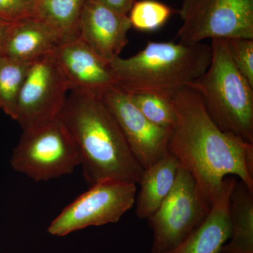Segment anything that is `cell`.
Instances as JSON below:
<instances>
[{
	"instance_id": "1",
	"label": "cell",
	"mask_w": 253,
	"mask_h": 253,
	"mask_svg": "<svg viewBox=\"0 0 253 253\" xmlns=\"http://www.w3.org/2000/svg\"><path fill=\"white\" fill-rule=\"evenodd\" d=\"M171 101L176 123L168 153L194 177L208 204L212 206L229 176H237L253 191V144L219 129L193 88L179 91Z\"/></svg>"
},
{
	"instance_id": "2",
	"label": "cell",
	"mask_w": 253,
	"mask_h": 253,
	"mask_svg": "<svg viewBox=\"0 0 253 253\" xmlns=\"http://www.w3.org/2000/svg\"><path fill=\"white\" fill-rule=\"evenodd\" d=\"M59 118L77 144L88 186L108 179L139 184L144 169L99 95L70 91Z\"/></svg>"
},
{
	"instance_id": "3",
	"label": "cell",
	"mask_w": 253,
	"mask_h": 253,
	"mask_svg": "<svg viewBox=\"0 0 253 253\" xmlns=\"http://www.w3.org/2000/svg\"><path fill=\"white\" fill-rule=\"evenodd\" d=\"M211 45L148 42L137 54L113 60L109 67L126 92L146 93L171 99L189 87L209 67Z\"/></svg>"
},
{
	"instance_id": "4",
	"label": "cell",
	"mask_w": 253,
	"mask_h": 253,
	"mask_svg": "<svg viewBox=\"0 0 253 253\" xmlns=\"http://www.w3.org/2000/svg\"><path fill=\"white\" fill-rule=\"evenodd\" d=\"M211 46L209 67L189 86L219 129L253 144V86L233 62L225 39H212Z\"/></svg>"
},
{
	"instance_id": "5",
	"label": "cell",
	"mask_w": 253,
	"mask_h": 253,
	"mask_svg": "<svg viewBox=\"0 0 253 253\" xmlns=\"http://www.w3.org/2000/svg\"><path fill=\"white\" fill-rule=\"evenodd\" d=\"M81 163L77 144L59 118L23 131L10 158L15 171L38 182L72 174Z\"/></svg>"
},
{
	"instance_id": "6",
	"label": "cell",
	"mask_w": 253,
	"mask_h": 253,
	"mask_svg": "<svg viewBox=\"0 0 253 253\" xmlns=\"http://www.w3.org/2000/svg\"><path fill=\"white\" fill-rule=\"evenodd\" d=\"M211 209L194 177L179 168L172 191L148 219L153 231L151 253L175 247L204 222Z\"/></svg>"
},
{
	"instance_id": "7",
	"label": "cell",
	"mask_w": 253,
	"mask_h": 253,
	"mask_svg": "<svg viewBox=\"0 0 253 253\" xmlns=\"http://www.w3.org/2000/svg\"><path fill=\"white\" fill-rule=\"evenodd\" d=\"M179 42L205 39H253V0H183Z\"/></svg>"
},
{
	"instance_id": "8",
	"label": "cell",
	"mask_w": 253,
	"mask_h": 253,
	"mask_svg": "<svg viewBox=\"0 0 253 253\" xmlns=\"http://www.w3.org/2000/svg\"><path fill=\"white\" fill-rule=\"evenodd\" d=\"M136 184L108 179L89 186L50 223L51 235L63 237L89 226L118 222L135 204Z\"/></svg>"
},
{
	"instance_id": "9",
	"label": "cell",
	"mask_w": 253,
	"mask_h": 253,
	"mask_svg": "<svg viewBox=\"0 0 253 253\" xmlns=\"http://www.w3.org/2000/svg\"><path fill=\"white\" fill-rule=\"evenodd\" d=\"M70 91L54 52L34 60L18 96L15 121L23 131L52 122L59 118Z\"/></svg>"
},
{
	"instance_id": "10",
	"label": "cell",
	"mask_w": 253,
	"mask_h": 253,
	"mask_svg": "<svg viewBox=\"0 0 253 253\" xmlns=\"http://www.w3.org/2000/svg\"><path fill=\"white\" fill-rule=\"evenodd\" d=\"M98 95L116 119L143 169L152 166L168 154L171 130L150 122L126 91L116 84Z\"/></svg>"
},
{
	"instance_id": "11",
	"label": "cell",
	"mask_w": 253,
	"mask_h": 253,
	"mask_svg": "<svg viewBox=\"0 0 253 253\" xmlns=\"http://www.w3.org/2000/svg\"><path fill=\"white\" fill-rule=\"evenodd\" d=\"M131 28L127 15L86 0L80 21L79 38L98 56L109 65L127 44Z\"/></svg>"
},
{
	"instance_id": "12",
	"label": "cell",
	"mask_w": 253,
	"mask_h": 253,
	"mask_svg": "<svg viewBox=\"0 0 253 253\" xmlns=\"http://www.w3.org/2000/svg\"><path fill=\"white\" fill-rule=\"evenodd\" d=\"M71 90L99 94L118 84L109 65L81 38L64 42L54 51Z\"/></svg>"
},
{
	"instance_id": "13",
	"label": "cell",
	"mask_w": 253,
	"mask_h": 253,
	"mask_svg": "<svg viewBox=\"0 0 253 253\" xmlns=\"http://www.w3.org/2000/svg\"><path fill=\"white\" fill-rule=\"evenodd\" d=\"M237 181L236 176L226 177L204 222L177 246L165 253H221L230 239L229 199Z\"/></svg>"
},
{
	"instance_id": "14",
	"label": "cell",
	"mask_w": 253,
	"mask_h": 253,
	"mask_svg": "<svg viewBox=\"0 0 253 253\" xmlns=\"http://www.w3.org/2000/svg\"><path fill=\"white\" fill-rule=\"evenodd\" d=\"M63 42L62 38L54 28L33 16L13 23L0 55L32 62L54 52Z\"/></svg>"
},
{
	"instance_id": "15",
	"label": "cell",
	"mask_w": 253,
	"mask_h": 253,
	"mask_svg": "<svg viewBox=\"0 0 253 253\" xmlns=\"http://www.w3.org/2000/svg\"><path fill=\"white\" fill-rule=\"evenodd\" d=\"M179 161L168 153L152 166L144 169L140 191L136 197V214L148 219L162 205L172 191L179 169Z\"/></svg>"
},
{
	"instance_id": "16",
	"label": "cell",
	"mask_w": 253,
	"mask_h": 253,
	"mask_svg": "<svg viewBox=\"0 0 253 253\" xmlns=\"http://www.w3.org/2000/svg\"><path fill=\"white\" fill-rule=\"evenodd\" d=\"M231 236L221 253H253V191L238 181L229 199Z\"/></svg>"
},
{
	"instance_id": "17",
	"label": "cell",
	"mask_w": 253,
	"mask_h": 253,
	"mask_svg": "<svg viewBox=\"0 0 253 253\" xmlns=\"http://www.w3.org/2000/svg\"><path fill=\"white\" fill-rule=\"evenodd\" d=\"M86 0H39L35 17L54 28L63 42L79 38L80 21Z\"/></svg>"
},
{
	"instance_id": "18",
	"label": "cell",
	"mask_w": 253,
	"mask_h": 253,
	"mask_svg": "<svg viewBox=\"0 0 253 253\" xmlns=\"http://www.w3.org/2000/svg\"><path fill=\"white\" fill-rule=\"evenodd\" d=\"M31 63L0 55V109L14 120L18 96Z\"/></svg>"
},
{
	"instance_id": "19",
	"label": "cell",
	"mask_w": 253,
	"mask_h": 253,
	"mask_svg": "<svg viewBox=\"0 0 253 253\" xmlns=\"http://www.w3.org/2000/svg\"><path fill=\"white\" fill-rule=\"evenodd\" d=\"M127 94L138 109L150 122L169 130L174 127L176 113L171 99L146 93Z\"/></svg>"
},
{
	"instance_id": "20",
	"label": "cell",
	"mask_w": 253,
	"mask_h": 253,
	"mask_svg": "<svg viewBox=\"0 0 253 253\" xmlns=\"http://www.w3.org/2000/svg\"><path fill=\"white\" fill-rule=\"evenodd\" d=\"M174 10L156 0L135 1L129 11L131 27L140 31H154L162 27Z\"/></svg>"
},
{
	"instance_id": "21",
	"label": "cell",
	"mask_w": 253,
	"mask_h": 253,
	"mask_svg": "<svg viewBox=\"0 0 253 253\" xmlns=\"http://www.w3.org/2000/svg\"><path fill=\"white\" fill-rule=\"evenodd\" d=\"M231 59L236 67L253 86V39H226Z\"/></svg>"
},
{
	"instance_id": "22",
	"label": "cell",
	"mask_w": 253,
	"mask_h": 253,
	"mask_svg": "<svg viewBox=\"0 0 253 253\" xmlns=\"http://www.w3.org/2000/svg\"><path fill=\"white\" fill-rule=\"evenodd\" d=\"M39 0H0V20L14 23L33 17Z\"/></svg>"
},
{
	"instance_id": "23",
	"label": "cell",
	"mask_w": 253,
	"mask_h": 253,
	"mask_svg": "<svg viewBox=\"0 0 253 253\" xmlns=\"http://www.w3.org/2000/svg\"><path fill=\"white\" fill-rule=\"evenodd\" d=\"M121 14L127 15L135 0H92Z\"/></svg>"
},
{
	"instance_id": "24",
	"label": "cell",
	"mask_w": 253,
	"mask_h": 253,
	"mask_svg": "<svg viewBox=\"0 0 253 253\" xmlns=\"http://www.w3.org/2000/svg\"><path fill=\"white\" fill-rule=\"evenodd\" d=\"M13 23L0 20V54Z\"/></svg>"
}]
</instances>
